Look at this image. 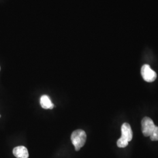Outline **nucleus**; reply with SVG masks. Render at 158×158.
I'll return each instance as SVG.
<instances>
[{"label": "nucleus", "mask_w": 158, "mask_h": 158, "mask_svg": "<svg viewBox=\"0 0 158 158\" xmlns=\"http://www.w3.org/2000/svg\"><path fill=\"white\" fill-rule=\"evenodd\" d=\"M133 132L130 125L125 123L121 127V136L117 141V144L119 148H125L129 142L132 139Z\"/></svg>", "instance_id": "obj_1"}, {"label": "nucleus", "mask_w": 158, "mask_h": 158, "mask_svg": "<svg viewBox=\"0 0 158 158\" xmlns=\"http://www.w3.org/2000/svg\"><path fill=\"white\" fill-rule=\"evenodd\" d=\"M86 139L87 135L83 130H76L72 132L71 135V141L76 151H79L85 145Z\"/></svg>", "instance_id": "obj_2"}, {"label": "nucleus", "mask_w": 158, "mask_h": 158, "mask_svg": "<svg viewBox=\"0 0 158 158\" xmlns=\"http://www.w3.org/2000/svg\"><path fill=\"white\" fill-rule=\"evenodd\" d=\"M142 131L145 136H150L155 128L152 119L149 117H144L141 122Z\"/></svg>", "instance_id": "obj_3"}, {"label": "nucleus", "mask_w": 158, "mask_h": 158, "mask_svg": "<svg viewBox=\"0 0 158 158\" xmlns=\"http://www.w3.org/2000/svg\"><path fill=\"white\" fill-rule=\"evenodd\" d=\"M141 75L142 78L147 82H153L156 77L157 74L148 64H144L141 68Z\"/></svg>", "instance_id": "obj_4"}, {"label": "nucleus", "mask_w": 158, "mask_h": 158, "mask_svg": "<svg viewBox=\"0 0 158 158\" xmlns=\"http://www.w3.org/2000/svg\"><path fill=\"white\" fill-rule=\"evenodd\" d=\"M13 154L17 158H28L29 153L26 147L18 146L13 149Z\"/></svg>", "instance_id": "obj_5"}, {"label": "nucleus", "mask_w": 158, "mask_h": 158, "mask_svg": "<svg viewBox=\"0 0 158 158\" xmlns=\"http://www.w3.org/2000/svg\"><path fill=\"white\" fill-rule=\"evenodd\" d=\"M40 104L44 109H52L54 107V105L50 98L46 95L41 96L40 98Z\"/></svg>", "instance_id": "obj_6"}, {"label": "nucleus", "mask_w": 158, "mask_h": 158, "mask_svg": "<svg viewBox=\"0 0 158 158\" xmlns=\"http://www.w3.org/2000/svg\"><path fill=\"white\" fill-rule=\"evenodd\" d=\"M150 138L153 141H158V127H155L152 133L150 135Z\"/></svg>", "instance_id": "obj_7"}]
</instances>
